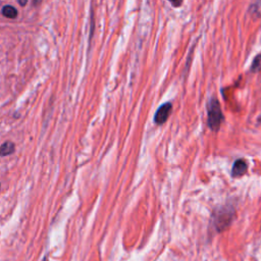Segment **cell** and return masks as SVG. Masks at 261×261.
<instances>
[{
  "label": "cell",
  "instance_id": "obj_1",
  "mask_svg": "<svg viewBox=\"0 0 261 261\" xmlns=\"http://www.w3.org/2000/svg\"><path fill=\"white\" fill-rule=\"evenodd\" d=\"M207 123L212 130H218L224 116L221 111L219 101L216 98H210L207 103Z\"/></svg>",
  "mask_w": 261,
  "mask_h": 261
},
{
  "label": "cell",
  "instance_id": "obj_2",
  "mask_svg": "<svg viewBox=\"0 0 261 261\" xmlns=\"http://www.w3.org/2000/svg\"><path fill=\"white\" fill-rule=\"evenodd\" d=\"M232 214H233V209L227 208V207H222L220 210L215 211L213 218H214V224L217 230L220 231L230 224L232 220Z\"/></svg>",
  "mask_w": 261,
  "mask_h": 261
},
{
  "label": "cell",
  "instance_id": "obj_3",
  "mask_svg": "<svg viewBox=\"0 0 261 261\" xmlns=\"http://www.w3.org/2000/svg\"><path fill=\"white\" fill-rule=\"evenodd\" d=\"M171 109H172V105L171 103L169 102H166L164 104H162L155 112V115H154V121L157 123V124H163L166 119L168 118L170 112H171Z\"/></svg>",
  "mask_w": 261,
  "mask_h": 261
},
{
  "label": "cell",
  "instance_id": "obj_4",
  "mask_svg": "<svg viewBox=\"0 0 261 261\" xmlns=\"http://www.w3.org/2000/svg\"><path fill=\"white\" fill-rule=\"evenodd\" d=\"M247 169H248L247 162L244 159H237L231 168V175L233 177L242 176L243 174L246 173Z\"/></svg>",
  "mask_w": 261,
  "mask_h": 261
},
{
  "label": "cell",
  "instance_id": "obj_5",
  "mask_svg": "<svg viewBox=\"0 0 261 261\" xmlns=\"http://www.w3.org/2000/svg\"><path fill=\"white\" fill-rule=\"evenodd\" d=\"M14 152V145L12 142H5L0 146V155L6 156Z\"/></svg>",
  "mask_w": 261,
  "mask_h": 261
},
{
  "label": "cell",
  "instance_id": "obj_6",
  "mask_svg": "<svg viewBox=\"0 0 261 261\" xmlns=\"http://www.w3.org/2000/svg\"><path fill=\"white\" fill-rule=\"evenodd\" d=\"M2 14L8 18H15L17 15V10L11 5H5L2 8Z\"/></svg>",
  "mask_w": 261,
  "mask_h": 261
},
{
  "label": "cell",
  "instance_id": "obj_7",
  "mask_svg": "<svg viewBox=\"0 0 261 261\" xmlns=\"http://www.w3.org/2000/svg\"><path fill=\"white\" fill-rule=\"evenodd\" d=\"M260 68H261V54L257 55V56L254 58V60H253V62H252L251 70L254 71V70H258V69H260Z\"/></svg>",
  "mask_w": 261,
  "mask_h": 261
}]
</instances>
